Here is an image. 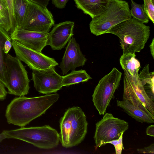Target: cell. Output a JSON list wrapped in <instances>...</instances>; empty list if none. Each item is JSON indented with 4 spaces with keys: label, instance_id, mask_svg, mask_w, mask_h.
Wrapping results in <instances>:
<instances>
[{
    "label": "cell",
    "instance_id": "cell-10",
    "mask_svg": "<svg viewBox=\"0 0 154 154\" xmlns=\"http://www.w3.org/2000/svg\"><path fill=\"white\" fill-rule=\"evenodd\" d=\"M53 16L47 8L27 0L21 28L37 32H49L54 24Z\"/></svg>",
    "mask_w": 154,
    "mask_h": 154
},
{
    "label": "cell",
    "instance_id": "cell-27",
    "mask_svg": "<svg viewBox=\"0 0 154 154\" xmlns=\"http://www.w3.org/2000/svg\"><path fill=\"white\" fill-rule=\"evenodd\" d=\"M124 133L123 132L122 133L118 139L111 140L107 142L106 143V144L110 143L114 146L116 154H121L122 149H124L122 139Z\"/></svg>",
    "mask_w": 154,
    "mask_h": 154
},
{
    "label": "cell",
    "instance_id": "cell-37",
    "mask_svg": "<svg viewBox=\"0 0 154 154\" xmlns=\"http://www.w3.org/2000/svg\"></svg>",
    "mask_w": 154,
    "mask_h": 154
},
{
    "label": "cell",
    "instance_id": "cell-26",
    "mask_svg": "<svg viewBox=\"0 0 154 154\" xmlns=\"http://www.w3.org/2000/svg\"><path fill=\"white\" fill-rule=\"evenodd\" d=\"M144 11L150 19L154 23V3L151 0H143Z\"/></svg>",
    "mask_w": 154,
    "mask_h": 154
},
{
    "label": "cell",
    "instance_id": "cell-3",
    "mask_svg": "<svg viewBox=\"0 0 154 154\" xmlns=\"http://www.w3.org/2000/svg\"><path fill=\"white\" fill-rule=\"evenodd\" d=\"M88 122L82 109L78 106L69 108L60 121V141L66 148L76 146L84 140Z\"/></svg>",
    "mask_w": 154,
    "mask_h": 154
},
{
    "label": "cell",
    "instance_id": "cell-13",
    "mask_svg": "<svg viewBox=\"0 0 154 154\" xmlns=\"http://www.w3.org/2000/svg\"><path fill=\"white\" fill-rule=\"evenodd\" d=\"M48 32H42L28 30L16 26L11 33L12 40L24 46L41 52L48 45Z\"/></svg>",
    "mask_w": 154,
    "mask_h": 154
},
{
    "label": "cell",
    "instance_id": "cell-21",
    "mask_svg": "<svg viewBox=\"0 0 154 154\" xmlns=\"http://www.w3.org/2000/svg\"><path fill=\"white\" fill-rule=\"evenodd\" d=\"M27 4V0H14L13 10L16 27L22 26Z\"/></svg>",
    "mask_w": 154,
    "mask_h": 154
},
{
    "label": "cell",
    "instance_id": "cell-6",
    "mask_svg": "<svg viewBox=\"0 0 154 154\" xmlns=\"http://www.w3.org/2000/svg\"><path fill=\"white\" fill-rule=\"evenodd\" d=\"M8 93L20 96L29 93V80L27 72L21 61L7 54L5 59Z\"/></svg>",
    "mask_w": 154,
    "mask_h": 154
},
{
    "label": "cell",
    "instance_id": "cell-30",
    "mask_svg": "<svg viewBox=\"0 0 154 154\" xmlns=\"http://www.w3.org/2000/svg\"><path fill=\"white\" fill-rule=\"evenodd\" d=\"M5 87L0 82V100H4L6 98L8 92Z\"/></svg>",
    "mask_w": 154,
    "mask_h": 154
},
{
    "label": "cell",
    "instance_id": "cell-35",
    "mask_svg": "<svg viewBox=\"0 0 154 154\" xmlns=\"http://www.w3.org/2000/svg\"><path fill=\"white\" fill-rule=\"evenodd\" d=\"M6 138H7L6 135L3 132H2L0 134V143Z\"/></svg>",
    "mask_w": 154,
    "mask_h": 154
},
{
    "label": "cell",
    "instance_id": "cell-4",
    "mask_svg": "<svg viewBox=\"0 0 154 154\" xmlns=\"http://www.w3.org/2000/svg\"><path fill=\"white\" fill-rule=\"evenodd\" d=\"M7 138L21 140L38 148L51 149L56 147L60 141V135L55 129L48 125L20 128L3 131Z\"/></svg>",
    "mask_w": 154,
    "mask_h": 154
},
{
    "label": "cell",
    "instance_id": "cell-2",
    "mask_svg": "<svg viewBox=\"0 0 154 154\" xmlns=\"http://www.w3.org/2000/svg\"><path fill=\"white\" fill-rule=\"evenodd\" d=\"M108 33L119 38L123 54H134L144 48L149 38L150 27L131 18L112 27L106 32Z\"/></svg>",
    "mask_w": 154,
    "mask_h": 154
},
{
    "label": "cell",
    "instance_id": "cell-33",
    "mask_svg": "<svg viewBox=\"0 0 154 154\" xmlns=\"http://www.w3.org/2000/svg\"><path fill=\"white\" fill-rule=\"evenodd\" d=\"M146 134L151 137H154V126L150 125L146 128Z\"/></svg>",
    "mask_w": 154,
    "mask_h": 154
},
{
    "label": "cell",
    "instance_id": "cell-32",
    "mask_svg": "<svg viewBox=\"0 0 154 154\" xmlns=\"http://www.w3.org/2000/svg\"><path fill=\"white\" fill-rule=\"evenodd\" d=\"M46 8L50 0H29Z\"/></svg>",
    "mask_w": 154,
    "mask_h": 154
},
{
    "label": "cell",
    "instance_id": "cell-19",
    "mask_svg": "<svg viewBox=\"0 0 154 154\" xmlns=\"http://www.w3.org/2000/svg\"><path fill=\"white\" fill-rule=\"evenodd\" d=\"M7 39L11 40L7 32L0 26V82L6 88L7 78L5 68L6 54L3 48Z\"/></svg>",
    "mask_w": 154,
    "mask_h": 154
},
{
    "label": "cell",
    "instance_id": "cell-14",
    "mask_svg": "<svg viewBox=\"0 0 154 154\" xmlns=\"http://www.w3.org/2000/svg\"><path fill=\"white\" fill-rule=\"evenodd\" d=\"M87 60L79 45L72 37L68 42L59 67L65 75L70 70H75L77 67L84 66Z\"/></svg>",
    "mask_w": 154,
    "mask_h": 154
},
{
    "label": "cell",
    "instance_id": "cell-24",
    "mask_svg": "<svg viewBox=\"0 0 154 154\" xmlns=\"http://www.w3.org/2000/svg\"><path fill=\"white\" fill-rule=\"evenodd\" d=\"M0 26L7 32H11L9 12L5 0H0Z\"/></svg>",
    "mask_w": 154,
    "mask_h": 154
},
{
    "label": "cell",
    "instance_id": "cell-1",
    "mask_svg": "<svg viewBox=\"0 0 154 154\" xmlns=\"http://www.w3.org/2000/svg\"><path fill=\"white\" fill-rule=\"evenodd\" d=\"M59 97V94L56 93L35 97L23 96L15 97L7 106L5 113L7 122L24 127L45 113Z\"/></svg>",
    "mask_w": 154,
    "mask_h": 154
},
{
    "label": "cell",
    "instance_id": "cell-9",
    "mask_svg": "<svg viewBox=\"0 0 154 154\" xmlns=\"http://www.w3.org/2000/svg\"><path fill=\"white\" fill-rule=\"evenodd\" d=\"M128 127L126 121L114 117L111 113H106L96 124L94 138L96 146L100 147L108 142L118 139Z\"/></svg>",
    "mask_w": 154,
    "mask_h": 154
},
{
    "label": "cell",
    "instance_id": "cell-28",
    "mask_svg": "<svg viewBox=\"0 0 154 154\" xmlns=\"http://www.w3.org/2000/svg\"><path fill=\"white\" fill-rule=\"evenodd\" d=\"M137 150L139 153L154 154V144H152L148 146L143 148L138 149Z\"/></svg>",
    "mask_w": 154,
    "mask_h": 154
},
{
    "label": "cell",
    "instance_id": "cell-15",
    "mask_svg": "<svg viewBox=\"0 0 154 154\" xmlns=\"http://www.w3.org/2000/svg\"><path fill=\"white\" fill-rule=\"evenodd\" d=\"M74 22L66 21L54 24L51 31L48 32V45L53 50L64 48L73 37Z\"/></svg>",
    "mask_w": 154,
    "mask_h": 154
},
{
    "label": "cell",
    "instance_id": "cell-5",
    "mask_svg": "<svg viewBox=\"0 0 154 154\" xmlns=\"http://www.w3.org/2000/svg\"><path fill=\"white\" fill-rule=\"evenodd\" d=\"M132 18L128 3L123 0H109L106 9L92 19L89 24L91 32L98 36L120 23Z\"/></svg>",
    "mask_w": 154,
    "mask_h": 154
},
{
    "label": "cell",
    "instance_id": "cell-12",
    "mask_svg": "<svg viewBox=\"0 0 154 154\" xmlns=\"http://www.w3.org/2000/svg\"><path fill=\"white\" fill-rule=\"evenodd\" d=\"M32 69L34 87L40 93H55L63 87V76L56 72L54 67L43 69Z\"/></svg>",
    "mask_w": 154,
    "mask_h": 154
},
{
    "label": "cell",
    "instance_id": "cell-22",
    "mask_svg": "<svg viewBox=\"0 0 154 154\" xmlns=\"http://www.w3.org/2000/svg\"><path fill=\"white\" fill-rule=\"evenodd\" d=\"M138 78L142 85L144 87L147 84L154 94V72H149V64L145 66L138 74Z\"/></svg>",
    "mask_w": 154,
    "mask_h": 154
},
{
    "label": "cell",
    "instance_id": "cell-29",
    "mask_svg": "<svg viewBox=\"0 0 154 154\" xmlns=\"http://www.w3.org/2000/svg\"><path fill=\"white\" fill-rule=\"evenodd\" d=\"M69 0H52V3L56 7L59 9H63L65 8L66 4Z\"/></svg>",
    "mask_w": 154,
    "mask_h": 154
},
{
    "label": "cell",
    "instance_id": "cell-8",
    "mask_svg": "<svg viewBox=\"0 0 154 154\" xmlns=\"http://www.w3.org/2000/svg\"><path fill=\"white\" fill-rule=\"evenodd\" d=\"M123 84V100L128 101L137 107L154 116V102L138 78L131 76L124 72Z\"/></svg>",
    "mask_w": 154,
    "mask_h": 154
},
{
    "label": "cell",
    "instance_id": "cell-36",
    "mask_svg": "<svg viewBox=\"0 0 154 154\" xmlns=\"http://www.w3.org/2000/svg\"><path fill=\"white\" fill-rule=\"evenodd\" d=\"M153 3H154V0H151Z\"/></svg>",
    "mask_w": 154,
    "mask_h": 154
},
{
    "label": "cell",
    "instance_id": "cell-16",
    "mask_svg": "<svg viewBox=\"0 0 154 154\" xmlns=\"http://www.w3.org/2000/svg\"><path fill=\"white\" fill-rule=\"evenodd\" d=\"M77 8L93 18L106 9L109 0H73Z\"/></svg>",
    "mask_w": 154,
    "mask_h": 154
},
{
    "label": "cell",
    "instance_id": "cell-23",
    "mask_svg": "<svg viewBox=\"0 0 154 154\" xmlns=\"http://www.w3.org/2000/svg\"><path fill=\"white\" fill-rule=\"evenodd\" d=\"M131 9L130 14L131 17L143 23H147L149 18L145 12L143 4H138L131 0Z\"/></svg>",
    "mask_w": 154,
    "mask_h": 154
},
{
    "label": "cell",
    "instance_id": "cell-31",
    "mask_svg": "<svg viewBox=\"0 0 154 154\" xmlns=\"http://www.w3.org/2000/svg\"><path fill=\"white\" fill-rule=\"evenodd\" d=\"M12 46L11 40L7 39L5 41L3 48V50L4 53L7 54L10 50Z\"/></svg>",
    "mask_w": 154,
    "mask_h": 154
},
{
    "label": "cell",
    "instance_id": "cell-34",
    "mask_svg": "<svg viewBox=\"0 0 154 154\" xmlns=\"http://www.w3.org/2000/svg\"><path fill=\"white\" fill-rule=\"evenodd\" d=\"M154 39L153 38L152 41L149 45V47L150 48V51L151 54L153 57V58H154Z\"/></svg>",
    "mask_w": 154,
    "mask_h": 154
},
{
    "label": "cell",
    "instance_id": "cell-18",
    "mask_svg": "<svg viewBox=\"0 0 154 154\" xmlns=\"http://www.w3.org/2000/svg\"><path fill=\"white\" fill-rule=\"evenodd\" d=\"M135 57V54H122L120 58L119 62L124 72L131 76L137 78L138 72L140 68V64Z\"/></svg>",
    "mask_w": 154,
    "mask_h": 154
},
{
    "label": "cell",
    "instance_id": "cell-25",
    "mask_svg": "<svg viewBox=\"0 0 154 154\" xmlns=\"http://www.w3.org/2000/svg\"><path fill=\"white\" fill-rule=\"evenodd\" d=\"M5 1L9 12L10 24L11 28V33L13 32L16 27V23L13 10L14 0H5Z\"/></svg>",
    "mask_w": 154,
    "mask_h": 154
},
{
    "label": "cell",
    "instance_id": "cell-11",
    "mask_svg": "<svg viewBox=\"0 0 154 154\" xmlns=\"http://www.w3.org/2000/svg\"><path fill=\"white\" fill-rule=\"evenodd\" d=\"M12 44L16 57L31 69H45L59 65L54 58L28 48L15 41L12 40Z\"/></svg>",
    "mask_w": 154,
    "mask_h": 154
},
{
    "label": "cell",
    "instance_id": "cell-7",
    "mask_svg": "<svg viewBox=\"0 0 154 154\" xmlns=\"http://www.w3.org/2000/svg\"><path fill=\"white\" fill-rule=\"evenodd\" d=\"M122 73L114 67L99 81L92 96L94 105L100 115H103L119 87Z\"/></svg>",
    "mask_w": 154,
    "mask_h": 154
},
{
    "label": "cell",
    "instance_id": "cell-20",
    "mask_svg": "<svg viewBox=\"0 0 154 154\" xmlns=\"http://www.w3.org/2000/svg\"><path fill=\"white\" fill-rule=\"evenodd\" d=\"M91 79L85 70H72L70 73L63 76L62 85V87L69 86L87 82Z\"/></svg>",
    "mask_w": 154,
    "mask_h": 154
},
{
    "label": "cell",
    "instance_id": "cell-17",
    "mask_svg": "<svg viewBox=\"0 0 154 154\" xmlns=\"http://www.w3.org/2000/svg\"><path fill=\"white\" fill-rule=\"evenodd\" d=\"M118 106L122 109L128 114L137 121L148 124L154 123V116L137 107L128 101L117 100Z\"/></svg>",
    "mask_w": 154,
    "mask_h": 154
}]
</instances>
